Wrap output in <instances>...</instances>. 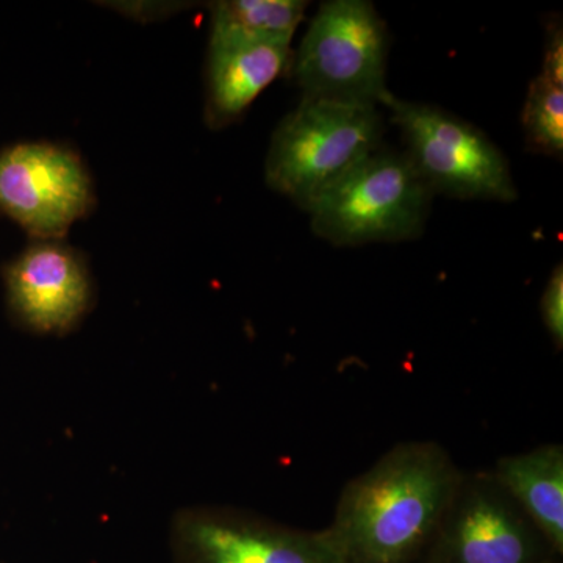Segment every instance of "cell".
I'll return each instance as SVG.
<instances>
[{
	"mask_svg": "<svg viewBox=\"0 0 563 563\" xmlns=\"http://www.w3.org/2000/svg\"><path fill=\"white\" fill-rule=\"evenodd\" d=\"M383 135L377 107L301 99L273 133L266 185L307 210L329 185L380 150Z\"/></svg>",
	"mask_w": 563,
	"mask_h": 563,
	"instance_id": "cell-3",
	"label": "cell"
},
{
	"mask_svg": "<svg viewBox=\"0 0 563 563\" xmlns=\"http://www.w3.org/2000/svg\"><path fill=\"white\" fill-rule=\"evenodd\" d=\"M307 5L303 0H218L209 3L211 27L291 43Z\"/></svg>",
	"mask_w": 563,
	"mask_h": 563,
	"instance_id": "cell-12",
	"label": "cell"
},
{
	"mask_svg": "<svg viewBox=\"0 0 563 563\" xmlns=\"http://www.w3.org/2000/svg\"><path fill=\"white\" fill-rule=\"evenodd\" d=\"M106 5H113L114 10L121 11L125 16H131L133 20L155 21L161 18L172 16V14L179 13L185 3L180 2H113L106 3Z\"/></svg>",
	"mask_w": 563,
	"mask_h": 563,
	"instance_id": "cell-16",
	"label": "cell"
},
{
	"mask_svg": "<svg viewBox=\"0 0 563 563\" xmlns=\"http://www.w3.org/2000/svg\"><path fill=\"white\" fill-rule=\"evenodd\" d=\"M492 473L536 525L551 550L562 553V444H540L526 453L504 455Z\"/></svg>",
	"mask_w": 563,
	"mask_h": 563,
	"instance_id": "cell-11",
	"label": "cell"
},
{
	"mask_svg": "<svg viewBox=\"0 0 563 563\" xmlns=\"http://www.w3.org/2000/svg\"><path fill=\"white\" fill-rule=\"evenodd\" d=\"M540 76L563 88V29L561 20H553L548 24L543 69Z\"/></svg>",
	"mask_w": 563,
	"mask_h": 563,
	"instance_id": "cell-15",
	"label": "cell"
},
{
	"mask_svg": "<svg viewBox=\"0 0 563 563\" xmlns=\"http://www.w3.org/2000/svg\"><path fill=\"white\" fill-rule=\"evenodd\" d=\"M291 43L211 27L207 52L206 122L224 129L243 117L274 80L290 70Z\"/></svg>",
	"mask_w": 563,
	"mask_h": 563,
	"instance_id": "cell-10",
	"label": "cell"
},
{
	"mask_svg": "<svg viewBox=\"0 0 563 563\" xmlns=\"http://www.w3.org/2000/svg\"><path fill=\"white\" fill-rule=\"evenodd\" d=\"M431 547V563H544L553 551L492 472L462 473Z\"/></svg>",
	"mask_w": 563,
	"mask_h": 563,
	"instance_id": "cell-6",
	"label": "cell"
},
{
	"mask_svg": "<svg viewBox=\"0 0 563 563\" xmlns=\"http://www.w3.org/2000/svg\"><path fill=\"white\" fill-rule=\"evenodd\" d=\"M542 321L554 346L562 350L563 346V268L562 263L551 273L544 287L542 301H540Z\"/></svg>",
	"mask_w": 563,
	"mask_h": 563,
	"instance_id": "cell-14",
	"label": "cell"
},
{
	"mask_svg": "<svg viewBox=\"0 0 563 563\" xmlns=\"http://www.w3.org/2000/svg\"><path fill=\"white\" fill-rule=\"evenodd\" d=\"M385 109L401 131L406 157L432 195L498 202L518 198L506 155L483 131L439 107L395 95Z\"/></svg>",
	"mask_w": 563,
	"mask_h": 563,
	"instance_id": "cell-5",
	"label": "cell"
},
{
	"mask_svg": "<svg viewBox=\"0 0 563 563\" xmlns=\"http://www.w3.org/2000/svg\"><path fill=\"white\" fill-rule=\"evenodd\" d=\"M387 60V25L373 3L329 0L292 52L288 74L301 99L385 107L393 96Z\"/></svg>",
	"mask_w": 563,
	"mask_h": 563,
	"instance_id": "cell-4",
	"label": "cell"
},
{
	"mask_svg": "<svg viewBox=\"0 0 563 563\" xmlns=\"http://www.w3.org/2000/svg\"><path fill=\"white\" fill-rule=\"evenodd\" d=\"M521 124L526 146L533 154L562 158L563 154V88L537 76L526 95Z\"/></svg>",
	"mask_w": 563,
	"mask_h": 563,
	"instance_id": "cell-13",
	"label": "cell"
},
{
	"mask_svg": "<svg viewBox=\"0 0 563 563\" xmlns=\"http://www.w3.org/2000/svg\"><path fill=\"white\" fill-rule=\"evenodd\" d=\"M544 563H548V562H544Z\"/></svg>",
	"mask_w": 563,
	"mask_h": 563,
	"instance_id": "cell-17",
	"label": "cell"
},
{
	"mask_svg": "<svg viewBox=\"0 0 563 563\" xmlns=\"http://www.w3.org/2000/svg\"><path fill=\"white\" fill-rule=\"evenodd\" d=\"M432 192L406 154L377 150L322 190L307 213L314 235L340 247L421 235Z\"/></svg>",
	"mask_w": 563,
	"mask_h": 563,
	"instance_id": "cell-2",
	"label": "cell"
},
{
	"mask_svg": "<svg viewBox=\"0 0 563 563\" xmlns=\"http://www.w3.org/2000/svg\"><path fill=\"white\" fill-rule=\"evenodd\" d=\"M7 298L18 320L40 333H63L91 302V279L79 252L60 240L36 242L5 269Z\"/></svg>",
	"mask_w": 563,
	"mask_h": 563,
	"instance_id": "cell-8",
	"label": "cell"
},
{
	"mask_svg": "<svg viewBox=\"0 0 563 563\" xmlns=\"http://www.w3.org/2000/svg\"><path fill=\"white\" fill-rule=\"evenodd\" d=\"M95 199L90 172L69 147L38 141L0 152V210L36 242L62 240Z\"/></svg>",
	"mask_w": 563,
	"mask_h": 563,
	"instance_id": "cell-7",
	"label": "cell"
},
{
	"mask_svg": "<svg viewBox=\"0 0 563 563\" xmlns=\"http://www.w3.org/2000/svg\"><path fill=\"white\" fill-rule=\"evenodd\" d=\"M461 476L442 444H396L344 485L322 533L340 563H413L431 544Z\"/></svg>",
	"mask_w": 563,
	"mask_h": 563,
	"instance_id": "cell-1",
	"label": "cell"
},
{
	"mask_svg": "<svg viewBox=\"0 0 563 563\" xmlns=\"http://www.w3.org/2000/svg\"><path fill=\"white\" fill-rule=\"evenodd\" d=\"M179 537L192 563H340L322 531H296L229 510L185 515Z\"/></svg>",
	"mask_w": 563,
	"mask_h": 563,
	"instance_id": "cell-9",
	"label": "cell"
}]
</instances>
